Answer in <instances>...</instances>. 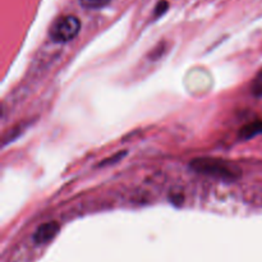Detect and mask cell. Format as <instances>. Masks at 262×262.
Segmentation results:
<instances>
[{"mask_svg": "<svg viewBox=\"0 0 262 262\" xmlns=\"http://www.w3.org/2000/svg\"><path fill=\"white\" fill-rule=\"evenodd\" d=\"M112 0H79V4L86 9H101L106 7Z\"/></svg>", "mask_w": 262, "mask_h": 262, "instance_id": "5b68a950", "label": "cell"}, {"mask_svg": "<svg viewBox=\"0 0 262 262\" xmlns=\"http://www.w3.org/2000/svg\"><path fill=\"white\" fill-rule=\"evenodd\" d=\"M59 230H60V225L56 222L45 223V224L40 225L33 233V242L36 245H46L58 235Z\"/></svg>", "mask_w": 262, "mask_h": 262, "instance_id": "3957f363", "label": "cell"}, {"mask_svg": "<svg viewBox=\"0 0 262 262\" xmlns=\"http://www.w3.org/2000/svg\"><path fill=\"white\" fill-rule=\"evenodd\" d=\"M81 22L76 15H61L54 20L49 30V36L56 43H66L78 36Z\"/></svg>", "mask_w": 262, "mask_h": 262, "instance_id": "7a4b0ae2", "label": "cell"}, {"mask_svg": "<svg viewBox=\"0 0 262 262\" xmlns=\"http://www.w3.org/2000/svg\"><path fill=\"white\" fill-rule=\"evenodd\" d=\"M168 2H164V0H161L160 3L158 4V7H156V10H155V14L156 17H160L161 14H164V13L166 12V9H168Z\"/></svg>", "mask_w": 262, "mask_h": 262, "instance_id": "52a82bcc", "label": "cell"}, {"mask_svg": "<svg viewBox=\"0 0 262 262\" xmlns=\"http://www.w3.org/2000/svg\"><path fill=\"white\" fill-rule=\"evenodd\" d=\"M189 168L199 174L222 179L225 182H234L241 178L242 171L237 164L223 160L219 158H199L189 164Z\"/></svg>", "mask_w": 262, "mask_h": 262, "instance_id": "6da1fadb", "label": "cell"}, {"mask_svg": "<svg viewBox=\"0 0 262 262\" xmlns=\"http://www.w3.org/2000/svg\"><path fill=\"white\" fill-rule=\"evenodd\" d=\"M262 133V120H255V122H251L248 124L243 125L239 130V140L247 141L251 138L256 137V136L261 135Z\"/></svg>", "mask_w": 262, "mask_h": 262, "instance_id": "277c9868", "label": "cell"}, {"mask_svg": "<svg viewBox=\"0 0 262 262\" xmlns=\"http://www.w3.org/2000/svg\"><path fill=\"white\" fill-rule=\"evenodd\" d=\"M251 92H252L253 96L262 97V69L256 74L252 83H251Z\"/></svg>", "mask_w": 262, "mask_h": 262, "instance_id": "8992f818", "label": "cell"}]
</instances>
